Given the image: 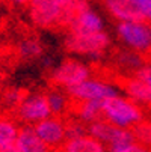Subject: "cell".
I'll list each match as a JSON object with an SVG mask.
<instances>
[{
  "instance_id": "1",
  "label": "cell",
  "mask_w": 151,
  "mask_h": 152,
  "mask_svg": "<svg viewBox=\"0 0 151 152\" xmlns=\"http://www.w3.org/2000/svg\"><path fill=\"white\" fill-rule=\"evenodd\" d=\"M88 0H29L30 21L39 29L67 27L74 14L88 6Z\"/></svg>"
},
{
  "instance_id": "2",
  "label": "cell",
  "mask_w": 151,
  "mask_h": 152,
  "mask_svg": "<svg viewBox=\"0 0 151 152\" xmlns=\"http://www.w3.org/2000/svg\"><path fill=\"white\" fill-rule=\"evenodd\" d=\"M101 118L119 128L132 129L139 121L144 119V112L142 107L127 95L115 94L103 101Z\"/></svg>"
},
{
  "instance_id": "3",
  "label": "cell",
  "mask_w": 151,
  "mask_h": 152,
  "mask_svg": "<svg viewBox=\"0 0 151 152\" xmlns=\"http://www.w3.org/2000/svg\"><path fill=\"white\" fill-rule=\"evenodd\" d=\"M63 45H65L68 53H71L74 56L97 60L109 48L110 38L104 30L94 32V33L68 32L65 36V41H63Z\"/></svg>"
},
{
  "instance_id": "4",
  "label": "cell",
  "mask_w": 151,
  "mask_h": 152,
  "mask_svg": "<svg viewBox=\"0 0 151 152\" xmlns=\"http://www.w3.org/2000/svg\"><path fill=\"white\" fill-rule=\"evenodd\" d=\"M118 41L133 51L144 56L151 54V23L144 20L118 21L116 24Z\"/></svg>"
},
{
  "instance_id": "5",
  "label": "cell",
  "mask_w": 151,
  "mask_h": 152,
  "mask_svg": "<svg viewBox=\"0 0 151 152\" xmlns=\"http://www.w3.org/2000/svg\"><path fill=\"white\" fill-rule=\"evenodd\" d=\"M89 77H92L91 66L86 62L74 57L62 60L50 74L52 83L62 89H70Z\"/></svg>"
},
{
  "instance_id": "6",
  "label": "cell",
  "mask_w": 151,
  "mask_h": 152,
  "mask_svg": "<svg viewBox=\"0 0 151 152\" xmlns=\"http://www.w3.org/2000/svg\"><path fill=\"white\" fill-rule=\"evenodd\" d=\"M70 95L71 101L82 102V101H100L103 102L106 98H109L115 94H118L116 86L107 80L89 77L85 81L73 86L70 89H65Z\"/></svg>"
},
{
  "instance_id": "7",
  "label": "cell",
  "mask_w": 151,
  "mask_h": 152,
  "mask_svg": "<svg viewBox=\"0 0 151 152\" xmlns=\"http://www.w3.org/2000/svg\"><path fill=\"white\" fill-rule=\"evenodd\" d=\"M15 110H17V118L26 125H35L42 119L52 116L47 95L39 92L23 95L21 101L15 107Z\"/></svg>"
},
{
  "instance_id": "8",
  "label": "cell",
  "mask_w": 151,
  "mask_h": 152,
  "mask_svg": "<svg viewBox=\"0 0 151 152\" xmlns=\"http://www.w3.org/2000/svg\"><path fill=\"white\" fill-rule=\"evenodd\" d=\"M88 133L92 137H95L97 140H100L107 148V151L135 140L132 129L119 128L116 125H112L107 121H104L103 118L88 124Z\"/></svg>"
},
{
  "instance_id": "9",
  "label": "cell",
  "mask_w": 151,
  "mask_h": 152,
  "mask_svg": "<svg viewBox=\"0 0 151 152\" xmlns=\"http://www.w3.org/2000/svg\"><path fill=\"white\" fill-rule=\"evenodd\" d=\"M38 136L50 149L62 148L67 140V122L59 116H49L33 125Z\"/></svg>"
},
{
  "instance_id": "10",
  "label": "cell",
  "mask_w": 151,
  "mask_h": 152,
  "mask_svg": "<svg viewBox=\"0 0 151 152\" xmlns=\"http://www.w3.org/2000/svg\"><path fill=\"white\" fill-rule=\"evenodd\" d=\"M67 29H68V32H73V33L101 32V30H104V21H103L101 15L88 5L74 14V17L68 23Z\"/></svg>"
},
{
  "instance_id": "11",
  "label": "cell",
  "mask_w": 151,
  "mask_h": 152,
  "mask_svg": "<svg viewBox=\"0 0 151 152\" xmlns=\"http://www.w3.org/2000/svg\"><path fill=\"white\" fill-rule=\"evenodd\" d=\"M121 89L128 98L138 102L139 105H145L151 108V86L144 80L132 74L130 77H127L121 81Z\"/></svg>"
},
{
  "instance_id": "12",
  "label": "cell",
  "mask_w": 151,
  "mask_h": 152,
  "mask_svg": "<svg viewBox=\"0 0 151 152\" xmlns=\"http://www.w3.org/2000/svg\"><path fill=\"white\" fill-rule=\"evenodd\" d=\"M15 145L20 152H50V148L41 140L33 125H24L18 129Z\"/></svg>"
},
{
  "instance_id": "13",
  "label": "cell",
  "mask_w": 151,
  "mask_h": 152,
  "mask_svg": "<svg viewBox=\"0 0 151 152\" xmlns=\"http://www.w3.org/2000/svg\"><path fill=\"white\" fill-rule=\"evenodd\" d=\"M62 151L63 152H107V148L100 140L92 137L89 133H86L83 136L65 140V143L62 145Z\"/></svg>"
},
{
  "instance_id": "14",
  "label": "cell",
  "mask_w": 151,
  "mask_h": 152,
  "mask_svg": "<svg viewBox=\"0 0 151 152\" xmlns=\"http://www.w3.org/2000/svg\"><path fill=\"white\" fill-rule=\"evenodd\" d=\"M76 116L83 124H91L101 118V104L100 101H82L76 102Z\"/></svg>"
},
{
  "instance_id": "15",
  "label": "cell",
  "mask_w": 151,
  "mask_h": 152,
  "mask_svg": "<svg viewBox=\"0 0 151 152\" xmlns=\"http://www.w3.org/2000/svg\"><path fill=\"white\" fill-rule=\"evenodd\" d=\"M46 95H47V101H49V107L52 110V115L62 116L68 112L70 104H71V98L67 94V91L62 92L59 89H53Z\"/></svg>"
},
{
  "instance_id": "16",
  "label": "cell",
  "mask_w": 151,
  "mask_h": 152,
  "mask_svg": "<svg viewBox=\"0 0 151 152\" xmlns=\"http://www.w3.org/2000/svg\"><path fill=\"white\" fill-rule=\"evenodd\" d=\"M116 60H118V65H119L121 68H125V69L132 71V72H135V71L139 69L141 66L147 65V63H145V56L141 54V53H138V51H133V50H130V48L121 51V53L118 54Z\"/></svg>"
},
{
  "instance_id": "17",
  "label": "cell",
  "mask_w": 151,
  "mask_h": 152,
  "mask_svg": "<svg viewBox=\"0 0 151 152\" xmlns=\"http://www.w3.org/2000/svg\"><path fill=\"white\" fill-rule=\"evenodd\" d=\"M42 54V45L35 38H26L18 44V56L24 60L38 59Z\"/></svg>"
},
{
  "instance_id": "18",
  "label": "cell",
  "mask_w": 151,
  "mask_h": 152,
  "mask_svg": "<svg viewBox=\"0 0 151 152\" xmlns=\"http://www.w3.org/2000/svg\"><path fill=\"white\" fill-rule=\"evenodd\" d=\"M18 125L9 118H0V148L15 142L18 134Z\"/></svg>"
},
{
  "instance_id": "19",
  "label": "cell",
  "mask_w": 151,
  "mask_h": 152,
  "mask_svg": "<svg viewBox=\"0 0 151 152\" xmlns=\"http://www.w3.org/2000/svg\"><path fill=\"white\" fill-rule=\"evenodd\" d=\"M132 133H133V137L136 142H139L151 149V121H147V119L139 121L132 128Z\"/></svg>"
},
{
  "instance_id": "20",
  "label": "cell",
  "mask_w": 151,
  "mask_h": 152,
  "mask_svg": "<svg viewBox=\"0 0 151 152\" xmlns=\"http://www.w3.org/2000/svg\"><path fill=\"white\" fill-rule=\"evenodd\" d=\"M88 133V125L83 124L82 121H71L67 122V140L68 139H74L79 136H83Z\"/></svg>"
},
{
  "instance_id": "21",
  "label": "cell",
  "mask_w": 151,
  "mask_h": 152,
  "mask_svg": "<svg viewBox=\"0 0 151 152\" xmlns=\"http://www.w3.org/2000/svg\"><path fill=\"white\" fill-rule=\"evenodd\" d=\"M107 152H151L150 148H147L145 145L133 140V142H128V143H124L121 146H116V148H112Z\"/></svg>"
},
{
  "instance_id": "22",
  "label": "cell",
  "mask_w": 151,
  "mask_h": 152,
  "mask_svg": "<svg viewBox=\"0 0 151 152\" xmlns=\"http://www.w3.org/2000/svg\"><path fill=\"white\" fill-rule=\"evenodd\" d=\"M23 95H24V94H21V92L17 91V89H9V91L5 94L3 101H5L9 107H17L18 102L21 101V98H23Z\"/></svg>"
},
{
  "instance_id": "23",
  "label": "cell",
  "mask_w": 151,
  "mask_h": 152,
  "mask_svg": "<svg viewBox=\"0 0 151 152\" xmlns=\"http://www.w3.org/2000/svg\"><path fill=\"white\" fill-rule=\"evenodd\" d=\"M133 75H136L138 78L144 80L145 83H148L151 86V65H144L139 69H136L133 72Z\"/></svg>"
},
{
  "instance_id": "24",
  "label": "cell",
  "mask_w": 151,
  "mask_h": 152,
  "mask_svg": "<svg viewBox=\"0 0 151 152\" xmlns=\"http://www.w3.org/2000/svg\"><path fill=\"white\" fill-rule=\"evenodd\" d=\"M0 152H20V149L17 148L15 142H12V143H8V145L0 148Z\"/></svg>"
},
{
  "instance_id": "25",
  "label": "cell",
  "mask_w": 151,
  "mask_h": 152,
  "mask_svg": "<svg viewBox=\"0 0 151 152\" xmlns=\"http://www.w3.org/2000/svg\"><path fill=\"white\" fill-rule=\"evenodd\" d=\"M8 2H11L14 5H27L29 0H8Z\"/></svg>"
},
{
  "instance_id": "26",
  "label": "cell",
  "mask_w": 151,
  "mask_h": 152,
  "mask_svg": "<svg viewBox=\"0 0 151 152\" xmlns=\"http://www.w3.org/2000/svg\"><path fill=\"white\" fill-rule=\"evenodd\" d=\"M50 152H63L62 149H50Z\"/></svg>"
},
{
  "instance_id": "27",
  "label": "cell",
  "mask_w": 151,
  "mask_h": 152,
  "mask_svg": "<svg viewBox=\"0 0 151 152\" xmlns=\"http://www.w3.org/2000/svg\"><path fill=\"white\" fill-rule=\"evenodd\" d=\"M0 3H2V0H0Z\"/></svg>"
}]
</instances>
